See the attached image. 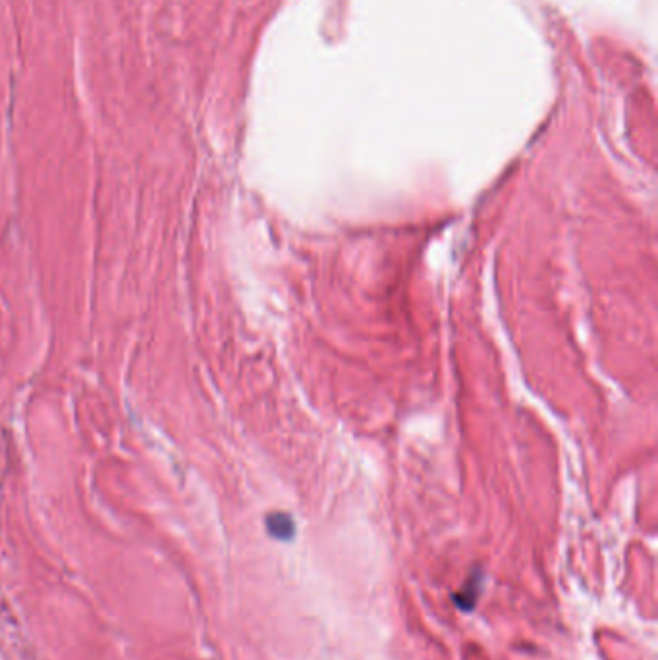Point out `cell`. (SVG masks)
<instances>
[{"mask_svg": "<svg viewBox=\"0 0 658 660\" xmlns=\"http://www.w3.org/2000/svg\"><path fill=\"white\" fill-rule=\"evenodd\" d=\"M266 531L274 539L289 540L294 537V533H296V525H294V519L288 514L274 512V514L266 515Z\"/></svg>", "mask_w": 658, "mask_h": 660, "instance_id": "1", "label": "cell"}]
</instances>
